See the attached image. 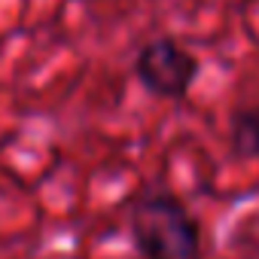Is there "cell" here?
<instances>
[{
  "mask_svg": "<svg viewBox=\"0 0 259 259\" xmlns=\"http://www.w3.org/2000/svg\"><path fill=\"white\" fill-rule=\"evenodd\" d=\"M128 220L144 259H201V229L174 192H144Z\"/></svg>",
  "mask_w": 259,
  "mask_h": 259,
  "instance_id": "obj_1",
  "label": "cell"
},
{
  "mask_svg": "<svg viewBox=\"0 0 259 259\" xmlns=\"http://www.w3.org/2000/svg\"><path fill=\"white\" fill-rule=\"evenodd\" d=\"M198 70H201V61L171 37L150 40L147 46H141L135 58V73L141 85L150 95L171 98V101H180L189 95Z\"/></svg>",
  "mask_w": 259,
  "mask_h": 259,
  "instance_id": "obj_2",
  "label": "cell"
},
{
  "mask_svg": "<svg viewBox=\"0 0 259 259\" xmlns=\"http://www.w3.org/2000/svg\"><path fill=\"white\" fill-rule=\"evenodd\" d=\"M232 144L241 156L259 159V104L244 107L232 116Z\"/></svg>",
  "mask_w": 259,
  "mask_h": 259,
  "instance_id": "obj_3",
  "label": "cell"
}]
</instances>
